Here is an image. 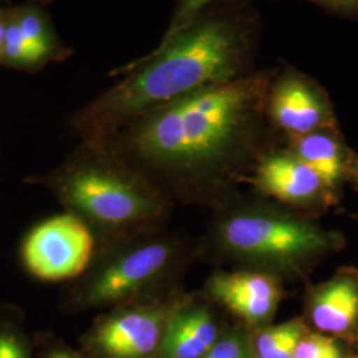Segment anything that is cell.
<instances>
[{
	"label": "cell",
	"mask_w": 358,
	"mask_h": 358,
	"mask_svg": "<svg viewBox=\"0 0 358 358\" xmlns=\"http://www.w3.org/2000/svg\"><path fill=\"white\" fill-rule=\"evenodd\" d=\"M276 66L199 90L137 117L101 146L174 203L220 208L282 145L269 124Z\"/></svg>",
	"instance_id": "obj_1"
},
{
	"label": "cell",
	"mask_w": 358,
	"mask_h": 358,
	"mask_svg": "<svg viewBox=\"0 0 358 358\" xmlns=\"http://www.w3.org/2000/svg\"><path fill=\"white\" fill-rule=\"evenodd\" d=\"M263 20L251 3L199 15L173 38L113 75L124 78L69 118L80 143L101 146L137 117L199 90L254 73Z\"/></svg>",
	"instance_id": "obj_2"
},
{
	"label": "cell",
	"mask_w": 358,
	"mask_h": 358,
	"mask_svg": "<svg viewBox=\"0 0 358 358\" xmlns=\"http://www.w3.org/2000/svg\"><path fill=\"white\" fill-rule=\"evenodd\" d=\"M24 183L45 189L65 213L87 224L97 247L165 230L174 205L115 155L85 143L60 165L29 176Z\"/></svg>",
	"instance_id": "obj_3"
},
{
	"label": "cell",
	"mask_w": 358,
	"mask_h": 358,
	"mask_svg": "<svg viewBox=\"0 0 358 358\" xmlns=\"http://www.w3.org/2000/svg\"><path fill=\"white\" fill-rule=\"evenodd\" d=\"M207 248L238 269L267 273L280 282H300L345 245L343 234L315 217L271 202H235L217 208Z\"/></svg>",
	"instance_id": "obj_4"
},
{
	"label": "cell",
	"mask_w": 358,
	"mask_h": 358,
	"mask_svg": "<svg viewBox=\"0 0 358 358\" xmlns=\"http://www.w3.org/2000/svg\"><path fill=\"white\" fill-rule=\"evenodd\" d=\"M194 245L165 230L100 245L90 267L60 296L64 315L105 310L134 300L177 292Z\"/></svg>",
	"instance_id": "obj_5"
},
{
	"label": "cell",
	"mask_w": 358,
	"mask_h": 358,
	"mask_svg": "<svg viewBox=\"0 0 358 358\" xmlns=\"http://www.w3.org/2000/svg\"><path fill=\"white\" fill-rule=\"evenodd\" d=\"M180 294H161L103 310L78 337L90 358H159Z\"/></svg>",
	"instance_id": "obj_6"
},
{
	"label": "cell",
	"mask_w": 358,
	"mask_h": 358,
	"mask_svg": "<svg viewBox=\"0 0 358 358\" xmlns=\"http://www.w3.org/2000/svg\"><path fill=\"white\" fill-rule=\"evenodd\" d=\"M97 250L93 232L69 213L48 217L27 232L20 260L41 282H72L90 267Z\"/></svg>",
	"instance_id": "obj_7"
},
{
	"label": "cell",
	"mask_w": 358,
	"mask_h": 358,
	"mask_svg": "<svg viewBox=\"0 0 358 358\" xmlns=\"http://www.w3.org/2000/svg\"><path fill=\"white\" fill-rule=\"evenodd\" d=\"M267 115L282 140L338 127L328 92L289 63L276 65L267 96Z\"/></svg>",
	"instance_id": "obj_8"
},
{
	"label": "cell",
	"mask_w": 358,
	"mask_h": 358,
	"mask_svg": "<svg viewBox=\"0 0 358 358\" xmlns=\"http://www.w3.org/2000/svg\"><path fill=\"white\" fill-rule=\"evenodd\" d=\"M247 183L275 202L312 217L340 201L316 171L282 145L259 161Z\"/></svg>",
	"instance_id": "obj_9"
},
{
	"label": "cell",
	"mask_w": 358,
	"mask_h": 358,
	"mask_svg": "<svg viewBox=\"0 0 358 358\" xmlns=\"http://www.w3.org/2000/svg\"><path fill=\"white\" fill-rule=\"evenodd\" d=\"M205 294L250 329L269 325L284 297L276 278L247 269L217 271L206 282Z\"/></svg>",
	"instance_id": "obj_10"
},
{
	"label": "cell",
	"mask_w": 358,
	"mask_h": 358,
	"mask_svg": "<svg viewBox=\"0 0 358 358\" xmlns=\"http://www.w3.org/2000/svg\"><path fill=\"white\" fill-rule=\"evenodd\" d=\"M304 320L315 332L358 344V268L343 267L309 287Z\"/></svg>",
	"instance_id": "obj_11"
},
{
	"label": "cell",
	"mask_w": 358,
	"mask_h": 358,
	"mask_svg": "<svg viewBox=\"0 0 358 358\" xmlns=\"http://www.w3.org/2000/svg\"><path fill=\"white\" fill-rule=\"evenodd\" d=\"M207 296L180 297L169 319L159 358H203L229 325Z\"/></svg>",
	"instance_id": "obj_12"
},
{
	"label": "cell",
	"mask_w": 358,
	"mask_h": 358,
	"mask_svg": "<svg viewBox=\"0 0 358 358\" xmlns=\"http://www.w3.org/2000/svg\"><path fill=\"white\" fill-rule=\"evenodd\" d=\"M282 146L317 173L324 183L340 196L355 158L338 127L325 128L300 137L282 140Z\"/></svg>",
	"instance_id": "obj_13"
},
{
	"label": "cell",
	"mask_w": 358,
	"mask_h": 358,
	"mask_svg": "<svg viewBox=\"0 0 358 358\" xmlns=\"http://www.w3.org/2000/svg\"><path fill=\"white\" fill-rule=\"evenodd\" d=\"M8 16L17 26L28 47L38 56L41 65L63 60L69 50L62 44L52 27L51 20L35 6H22L8 11Z\"/></svg>",
	"instance_id": "obj_14"
},
{
	"label": "cell",
	"mask_w": 358,
	"mask_h": 358,
	"mask_svg": "<svg viewBox=\"0 0 358 358\" xmlns=\"http://www.w3.org/2000/svg\"><path fill=\"white\" fill-rule=\"evenodd\" d=\"M307 321L294 317L282 324L251 329V343L255 358H294L300 340L309 332Z\"/></svg>",
	"instance_id": "obj_15"
},
{
	"label": "cell",
	"mask_w": 358,
	"mask_h": 358,
	"mask_svg": "<svg viewBox=\"0 0 358 358\" xmlns=\"http://www.w3.org/2000/svg\"><path fill=\"white\" fill-rule=\"evenodd\" d=\"M0 358H35L34 338L24 328L23 312L0 304Z\"/></svg>",
	"instance_id": "obj_16"
},
{
	"label": "cell",
	"mask_w": 358,
	"mask_h": 358,
	"mask_svg": "<svg viewBox=\"0 0 358 358\" xmlns=\"http://www.w3.org/2000/svg\"><path fill=\"white\" fill-rule=\"evenodd\" d=\"M348 345L341 338L309 331L300 340L294 358H346L350 355Z\"/></svg>",
	"instance_id": "obj_17"
},
{
	"label": "cell",
	"mask_w": 358,
	"mask_h": 358,
	"mask_svg": "<svg viewBox=\"0 0 358 358\" xmlns=\"http://www.w3.org/2000/svg\"><path fill=\"white\" fill-rule=\"evenodd\" d=\"M203 358H255L251 329L241 321L229 327Z\"/></svg>",
	"instance_id": "obj_18"
},
{
	"label": "cell",
	"mask_w": 358,
	"mask_h": 358,
	"mask_svg": "<svg viewBox=\"0 0 358 358\" xmlns=\"http://www.w3.org/2000/svg\"><path fill=\"white\" fill-rule=\"evenodd\" d=\"M234 3H251V0H176L166 32L161 38V41L173 38L174 35L179 34L207 10L217 6Z\"/></svg>",
	"instance_id": "obj_19"
},
{
	"label": "cell",
	"mask_w": 358,
	"mask_h": 358,
	"mask_svg": "<svg viewBox=\"0 0 358 358\" xmlns=\"http://www.w3.org/2000/svg\"><path fill=\"white\" fill-rule=\"evenodd\" d=\"M35 358H90L80 348L69 345L51 332L32 334Z\"/></svg>",
	"instance_id": "obj_20"
},
{
	"label": "cell",
	"mask_w": 358,
	"mask_h": 358,
	"mask_svg": "<svg viewBox=\"0 0 358 358\" xmlns=\"http://www.w3.org/2000/svg\"><path fill=\"white\" fill-rule=\"evenodd\" d=\"M317 6L322 11L334 16L358 20V0H301Z\"/></svg>",
	"instance_id": "obj_21"
},
{
	"label": "cell",
	"mask_w": 358,
	"mask_h": 358,
	"mask_svg": "<svg viewBox=\"0 0 358 358\" xmlns=\"http://www.w3.org/2000/svg\"><path fill=\"white\" fill-rule=\"evenodd\" d=\"M349 182L356 187L358 190V154H355L352 167H350V173H349Z\"/></svg>",
	"instance_id": "obj_22"
},
{
	"label": "cell",
	"mask_w": 358,
	"mask_h": 358,
	"mask_svg": "<svg viewBox=\"0 0 358 358\" xmlns=\"http://www.w3.org/2000/svg\"><path fill=\"white\" fill-rule=\"evenodd\" d=\"M6 22H7V11L0 10V62H1V50L4 41V32H6Z\"/></svg>",
	"instance_id": "obj_23"
},
{
	"label": "cell",
	"mask_w": 358,
	"mask_h": 358,
	"mask_svg": "<svg viewBox=\"0 0 358 358\" xmlns=\"http://www.w3.org/2000/svg\"><path fill=\"white\" fill-rule=\"evenodd\" d=\"M346 358H358V353L357 355H349Z\"/></svg>",
	"instance_id": "obj_24"
}]
</instances>
